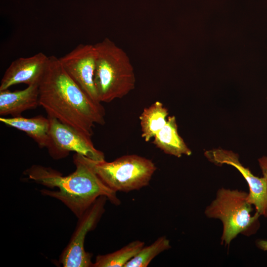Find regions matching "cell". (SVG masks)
I'll list each match as a JSON object with an SVG mask.
<instances>
[{
    "instance_id": "8fae6325",
    "label": "cell",
    "mask_w": 267,
    "mask_h": 267,
    "mask_svg": "<svg viewBox=\"0 0 267 267\" xmlns=\"http://www.w3.org/2000/svg\"><path fill=\"white\" fill-rule=\"evenodd\" d=\"M39 103V85L28 86L22 90H0V115L21 116L28 110L34 109Z\"/></svg>"
},
{
    "instance_id": "30bf717a",
    "label": "cell",
    "mask_w": 267,
    "mask_h": 267,
    "mask_svg": "<svg viewBox=\"0 0 267 267\" xmlns=\"http://www.w3.org/2000/svg\"><path fill=\"white\" fill-rule=\"evenodd\" d=\"M48 57L40 52L28 57H20L11 62L0 82V90L25 84L39 85L46 69Z\"/></svg>"
},
{
    "instance_id": "e0dca14e",
    "label": "cell",
    "mask_w": 267,
    "mask_h": 267,
    "mask_svg": "<svg viewBox=\"0 0 267 267\" xmlns=\"http://www.w3.org/2000/svg\"><path fill=\"white\" fill-rule=\"evenodd\" d=\"M258 161L263 176L267 180V157L263 156L259 158Z\"/></svg>"
},
{
    "instance_id": "8992f818",
    "label": "cell",
    "mask_w": 267,
    "mask_h": 267,
    "mask_svg": "<svg viewBox=\"0 0 267 267\" xmlns=\"http://www.w3.org/2000/svg\"><path fill=\"white\" fill-rule=\"evenodd\" d=\"M48 118L50 139L46 148L53 159L64 158L73 151L94 161L105 160L104 153L94 147L91 136L54 118Z\"/></svg>"
},
{
    "instance_id": "52a82bcc",
    "label": "cell",
    "mask_w": 267,
    "mask_h": 267,
    "mask_svg": "<svg viewBox=\"0 0 267 267\" xmlns=\"http://www.w3.org/2000/svg\"><path fill=\"white\" fill-rule=\"evenodd\" d=\"M107 200L104 196L98 197L79 218L74 234L60 257L59 261L63 267H93L92 255L85 250V237L96 226L105 211L104 206Z\"/></svg>"
},
{
    "instance_id": "5b68a950",
    "label": "cell",
    "mask_w": 267,
    "mask_h": 267,
    "mask_svg": "<svg viewBox=\"0 0 267 267\" xmlns=\"http://www.w3.org/2000/svg\"><path fill=\"white\" fill-rule=\"evenodd\" d=\"M81 156L102 182L116 192H129L147 186L157 170L152 160L135 154L124 155L112 162Z\"/></svg>"
},
{
    "instance_id": "ba28073f",
    "label": "cell",
    "mask_w": 267,
    "mask_h": 267,
    "mask_svg": "<svg viewBox=\"0 0 267 267\" xmlns=\"http://www.w3.org/2000/svg\"><path fill=\"white\" fill-rule=\"evenodd\" d=\"M59 59L67 74L87 95L94 101L101 103L94 83L95 45L80 44Z\"/></svg>"
},
{
    "instance_id": "6da1fadb",
    "label": "cell",
    "mask_w": 267,
    "mask_h": 267,
    "mask_svg": "<svg viewBox=\"0 0 267 267\" xmlns=\"http://www.w3.org/2000/svg\"><path fill=\"white\" fill-rule=\"evenodd\" d=\"M39 103L47 114L91 136L95 124H105V109L89 98L66 72L59 58L48 57L39 85Z\"/></svg>"
},
{
    "instance_id": "7c38bea8",
    "label": "cell",
    "mask_w": 267,
    "mask_h": 267,
    "mask_svg": "<svg viewBox=\"0 0 267 267\" xmlns=\"http://www.w3.org/2000/svg\"><path fill=\"white\" fill-rule=\"evenodd\" d=\"M0 122L6 126L25 132L40 148L47 147L49 142V120L39 115L32 118L21 116L0 118Z\"/></svg>"
},
{
    "instance_id": "277c9868",
    "label": "cell",
    "mask_w": 267,
    "mask_h": 267,
    "mask_svg": "<svg viewBox=\"0 0 267 267\" xmlns=\"http://www.w3.org/2000/svg\"><path fill=\"white\" fill-rule=\"evenodd\" d=\"M247 196L243 191L221 188L206 208L208 218L219 219L222 223V244L228 246L238 234L249 236L258 230L261 215L256 212L251 216L253 205L248 202Z\"/></svg>"
},
{
    "instance_id": "ac0fdd59",
    "label": "cell",
    "mask_w": 267,
    "mask_h": 267,
    "mask_svg": "<svg viewBox=\"0 0 267 267\" xmlns=\"http://www.w3.org/2000/svg\"><path fill=\"white\" fill-rule=\"evenodd\" d=\"M257 246L262 250L267 251V240H259L257 241Z\"/></svg>"
},
{
    "instance_id": "9c48e42d",
    "label": "cell",
    "mask_w": 267,
    "mask_h": 267,
    "mask_svg": "<svg viewBox=\"0 0 267 267\" xmlns=\"http://www.w3.org/2000/svg\"><path fill=\"white\" fill-rule=\"evenodd\" d=\"M205 155L212 163L221 166L227 164L235 167L246 180L249 192L247 200L254 206L256 212L267 218V180L263 176H254L248 168L245 167L239 161L237 154L231 151L215 149L206 151Z\"/></svg>"
},
{
    "instance_id": "4fadbf2b",
    "label": "cell",
    "mask_w": 267,
    "mask_h": 267,
    "mask_svg": "<svg viewBox=\"0 0 267 267\" xmlns=\"http://www.w3.org/2000/svg\"><path fill=\"white\" fill-rule=\"evenodd\" d=\"M153 143L167 154L179 158L189 156L191 150L179 136L175 116H170L165 126L154 136Z\"/></svg>"
},
{
    "instance_id": "3957f363",
    "label": "cell",
    "mask_w": 267,
    "mask_h": 267,
    "mask_svg": "<svg viewBox=\"0 0 267 267\" xmlns=\"http://www.w3.org/2000/svg\"><path fill=\"white\" fill-rule=\"evenodd\" d=\"M95 45L94 83L100 102H110L127 95L135 88L133 66L126 52L108 38Z\"/></svg>"
},
{
    "instance_id": "9a60e30c",
    "label": "cell",
    "mask_w": 267,
    "mask_h": 267,
    "mask_svg": "<svg viewBox=\"0 0 267 267\" xmlns=\"http://www.w3.org/2000/svg\"><path fill=\"white\" fill-rule=\"evenodd\" d=\"M144 244L142 241L135 240L113 253L98 255L92 267H124Z\"/></svg>"
},
{
    "instance_id": "5bb4252c",
    "label": "cell",
    "mask_w": 267,
    "mask_h": 267,
    "mask_svg": "<svg viewBox=\"0 0 267 267\" xmlns=\"http://www.w3.org/2000/svg\"><path fill=\"white\" fill-rule=\"evenodd\" d=\"M168 114V109L158 101L144 109L139 120L141 136L146 142L149 141L165 126Z\"/></svg>"
},
{
    "instance_id": "7a4b0ae2",
    "label": "cell",
    "mask_w": 267,
    "mask_h": 267,
    "mask_svg": "<svg viewBox=\"0 0 267 267\" xmlns=\"http://www.w3.org/2000/svg\"><path fill=\"white\" fill-rule=\"evenodd\" d=\"M76 170L63 176L59 172L41 165H33L24 174L29 179L57 190H41L43 195L57 199L63 203L79 219L102 196L116 206L121 204L116 192L104 184L82 159L80 154L73 157Z\"/></svg>"
},
{
    "instance_id": "2e32d148",
    "label": "cell",
    "mask_w": 267,
    "mask_h": 267,
    "mask_svg": "<svg viewBox=\"0 0 267 267\" xmlns=\"http://www.w3.org/2000/svg\"><path fill=\"white\" fill-rule=\"evenodd\" d=\"M171 247L170 240L166 236L159 237L151 245H144L124 267H146L155 257Z\"/></svg>"
}]
</instances>
